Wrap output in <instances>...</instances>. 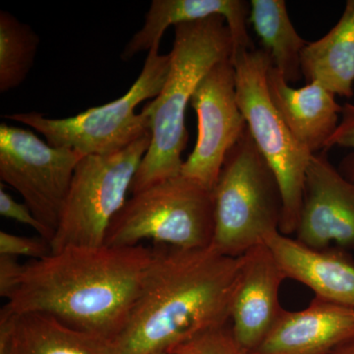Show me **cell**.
<instances>
[{"label":"cell","instance_id":"cell-1","mask_svg":"<svg viewBox=\"0 0 354 354\" xmlns=\"http://www.w3.org/2000/svg\"><path fill=\"white\" fill-rule=\"evenodd\" d=\"M155 251L141 245L68 246L22 266L0 316L48 314L115 339L127 325Z\"/></svg>","mask_w":354,"mask_h":354},{"label":"cell","instance_id":"cell-2","mask_svg":"<svg viewBox=\"0 0 354 354\" xmlns=\"http://www.w3.org/2000/svg\"><path fill=\"white\" fill-rule=\"evenodd\" d=\"M241 257L213 246L155 251L124 329L118 354L172 351L230 323Z\"/></svg>","mask_w":354,"mask_h":354},{"label":"cell","instance_id":"cell-3","mask_svg":"<svg viewBox=\"0 0 354 354\" xmlns=\"http://www.w3.org/2000/svg\"><path fill=\"white\" fill-rule=\"evenodd\" d=\"M232 53V34L221 16L174 26L167 80L144 108L150 114L152 140L133 179L131 195L180 174L188 142L186 109L205 75Z\"/></svg>","mask_w":354,"mask_h":354},{"label":"cell","instance_id":"cell-4","mask_svg":"<svg viewBox=\"0 0 354 354\" xmlns=\"http://www.w3.org/2000/svg\"><path fill=\"white\" fill-rule=\"evenodd\" d=\"M213 196L212 246L223 255L241 257L279 232L283 200L278 180L248 127L228 152Z\"/></svg>","mask_w":354,"mask_h":354},{"label":"cell","instance_id":"cell-5","mask_svg":"<svg viewBox=\"0 0 354 354\" xmlns=\"http://www.w3.org/2000/svg\"><path fill=\"white\" fill-rule=\"evenodd\" d=\"M160 46L149 51L141 73L120 99L91 108L71 118H46L43 113L6 114V120L21 122L43 134L46 143L67 148L83 156H108L120 152L151 131L150 114L135 109L160 95L171 67V55H160Z\"/></svg>","mask_w":354,"mask_h":354},{"label":"cell","instance_id":"cell-6","mask_svg":"<svg viewBox=\"0 0 354 354\" xmlns=\"http://www.w3.org/2000/svg\"><path fill=\"white\" fill-rule=\"evenodd\" d=\"M213 191L177 176L131 195L115 216L104 245L129 247L152 241L181 249L212 245Z\"/></svg>","mask_w":354,"mask_h":354},{"label":"cell","instance_id":"cell-7","mask_svg":"<svg viewBox=\"0 0 354 354\" xmlns=\"http://www.w3.org/2000/svg\"><path fill=\"white\" fill-rule=\"evenodd\" d=\"M236 74L237 102L254 143L278 180L283 212L279 232H297L304 201L305 176L313 153L293 136L274 104L267 75L272 60L263 48L232 58Z\"/></svg>","mask_w":354,"mask_h":354},{"label":"cell","instance_id":"cell-8","mask_svg":"<svg viewBox=\"0 0 354 354\" xmlns=\"http://www.w3.org/2000/svg\"><path fill=\"white\" fill-rule=\"evenodd\" d=\"M151 140L149 131L120 152L81 160L50 241L51 253L68 246L104 245L109 225L127 201Z\"/></svg>","mask_w":354,"mask_h":354},{"label":"cell","instance_id":"cell-9","mask_svg":"<svg viewBox=\"0 0 354 354\" xmlns=\"http://www.w3.org/2000/svg\"><path fill=\"white\" fill-rule=\"evenodd\" d=\"M84 157L71 149L48 145L30 130L0 125V179L20 193L53 237Z\"/></svg>","mask_w":354,"mask_h":354},{"label":"cell","instance_id":"cell-10","mask_svg":"<svg viewBox=\"0 0 354 354\" xmlns=\"http://www.w3.org/2000/svg\"><path fill=\"white\" fill-rule=\"evenodd\" d=\"M190 102L197 113L198 139L194 150L183 162L180 174L213 191L228 152L247 127L237 102L236 74L232 57L209 70Z\"/></svg>","mask_w":354,"mask_h":354},{"label":"cell","instance_id":"cell-11","mask_svg":"<svg viewBox=\"0 0 354 354\" xmlns=\"http://www.w3.org/2000/svg\"><path fill=\"white\" fill-rule=\"evenodd\" d=\"M297 239L311 248L354 250V180L313 153L305 176Z\"/></svg>","mask_w":354,"mask_h":354},{"label":"cell","instance_id":"cell-12","mask_svg":"<svg viewBox=\"0 0 354 354\" xmlns=\"http://www.w3.org/2000/svg\"><path fill=\"white\" fill-rule=\"evenodd\" d=\"M286 279L266 244L241 256L230 322L235 341L248 353L260 346L285 311L279 302V290Z\"/></svg>","mask_w":354,"mask_h":354},{"label":"cell","instance_id":"cell-13","mask_svg":"<svg viewBox=\"0 0 354 354\" xmlns=\"http://www.w3.org/2000/svg\"><path fill=\"white\" fill-rule=\"evenodd\" d=\"M353 339V307L315 297L306 308L285 310L250 354H330Z\"/></svg>","mask_w":354,"mask_h":354},{"label":"cell","instance_id":"cell-14","mask_svg":"<svg viewBox=\"0 0 354 354\" xmlns=\"http://www.w3.org/2000/svg\"><path fill=\"white\" fill-rule=\"evenodd\" d=\"M265 244L286 279L306 286L317 298L354 308V263L344 250L311 248L279 232Z\"/></svg>","mask_w":354,"mask_h":354},{"label":"cell","instance_id":"cell-15","mask_svg":"<svg viewBox=\"0 0 354 354\" xmlns=\"http://www.w3.org/2000/svg\"><path fill=\"white\" fill-rule=\"evenodd\" d=\"M250 2L244 0H153L146 14L145 23L128 41L121 53L124 62L132 59L142 51H150L160 46L165 30L169 26L221 16L232 34L234 53L254 50L248 32Z\"/></svg>","mask_w":354,"mask_h":354},{"label":"cell","instance_id":"cell-16","mask_svg":"<svg viewBox=\"0 0 354 354\" xmlns=\"http://www.w3.org/2000/svg\"><path fill=\"white\" fill-rule=\"evenodd\" d=\"M267 82L271 101L295 138L311 153L325 150L341 120L337 95L317 82L292 88L272 65Z\"/></svg>","mask_w":354,"mask_h":354},{"label":"cell","instance_id":"cell-17","mask_svg":"<svg viewBox=\"0 0 354 354\" xmlns=\"http://www.w3.org/2000/svg\"><path fill=\"white\" fill-rule=\"evenodd\" d=\"M0 354H118L113 339L44 313L0 316Z\"/></svg>","mask_w":354,"mask_h":354},{"label":"cell","instance_id":"cell-18","mask_svg":"<svg viewBox=\"0 0 354 354\" xmlns=\"http://www.w3.org/2000/svg\"><path fill=\"white\" fill-rule=\"evenodd\" d=\"M307 84L317 82L339 97H351L354 85V0H348L339 22L301 53Z\"/></svg>","mask_w":354,"mask_h":354},{"label":"cell","instance_id":"cell-19","mask_svg":"<svg viewBox=\"0 0 354 354\" xmlns=\"http://www.w3.org/2000/svg\"><path fill=\"white\" fill-rule=\"evenodd\" d=\"M249 24L269 53L272 66L288 83L304 77L301 53L307 43L291 22L283 0H251Z\"/></svg>","mask_w":354,"mask_h":354},{"label":"cell","instance_id":"cell-20","mask_svg":"<svg viewBox=\"0 0 354 354\" xmlns=\"http://www.w3.org/2000/svg\"><path fill=\"white\" fill-rule=\"evenodd\" d=\"M39 38L29 25L0 11V92L19 87L31 71Z\"/></svg>","mask_w":354,"mask_h":354},{"label":"cell","instance_id":"cell-21","mask_svg":"<svg viewBox=\"0 0 354 354\" xmlns=\"http://www.w3.org/2000/svg\"><path fill=\"white\" fill-rule=\"evenodd\" d=\"M172 351L177 354H250L237 344L228 325L184 342Z\"/></svg>","mask_w":354,"mask_h":354},{"label":"cell","instance_id":"cell-22","mask_svg":"<svg viewBox=\"0 0 354 354\" xmlns=\"http://www.w3.org/2000/svg\"><path fill=\"white\" fill-rule=\"evenodd\" d=\"M51 254L50 242L41 236L27 237L0 232V255L39 260Z\"/></svg>","mask_w":354,"mask_h":354},{"label":"cell","instance_id":"cell-23","mask_svg":"<svg viewBox=\"0 0 354 354\" xmlns=\"http://www.w3.org/2000/svg\"><path fill=\"white\" fill-rule=\"evenodd\" d=\"M0 215L10 218L32 227L38 232L39 236L50 242L53 234L41 221L37 220L29 207L25 203L15 201L10 195L7 194L1 184L0 187Z\"/></svg>","mask_w":354,"mask_h":354},{"label":"cell","instance_id":"cell-24","mask_svg":"<svg viewBox=\"0 0 354 354\" xmlns=\"http://www.w3.org/2000/svg\"><path fill=\"white\" fill-rule=\"evenodd\" d=\"M334 147H342L353 150L354 152V104H346L342 106L341 120L339 127L326 143L325 150ZM346 172L349 179L354 180V155L346 162Z\"/></svg>","mask_w":354,"mask_h":354},{"label":"cell","instance_id":"cell-25","mask_svg":"<svg viewBox=\"0 0 354 354\" xmlns=\"http://www.w3.org/2000/svg\"><path fill=\"white\" fill-rule=\"evenodd\" d=\"M22 266L18 262V258L0 255V297L4 299L13 290Z\"/></svg>","mask_w":354,"mask_h":354},{"label":"cell","instance_id":"cell-26","mask_svg":"<svg viewBox=\"0 0 354 354\" xmlns=\"http://www.w3.org/2000/svg\"><path fill=\"white\" fill-rule=\"evenodd\" d=\"M330 354H354V339L348 342V344H344L341 348L335 349Z\"/></svg>","mask_w":354,"mask_h":354},{"label":"cell","instance_id":"cell-27","mask_svg":"<svg viewBox=\"0 0 354 354\" xmlns=\"http://www.w3.org/2000/svg\"><path fill=\"white\" fill-rule=\"evenodd\" d=\"M153 354H177V353H176V351H164V353H153Z\"/></svg>","mask_w":354,"mask_h":354}]
</instances>
